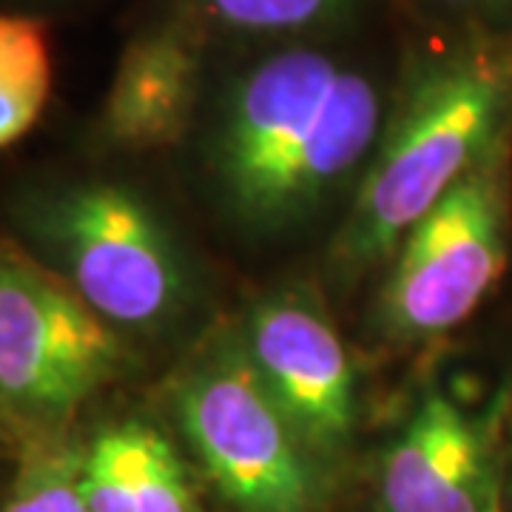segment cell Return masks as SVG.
<instances>
[{"instance_id": "obj_1", "label": "cell", "mask_w": 512, "mask_h": 512, "mask_svg": "<svg viewBox=\"0 0 512 512\" xmlns=\"http://www.w3.org/2000/svg\"><path fill=\"white\" fill-rule=\"evenodd\" d=\"M384 117L382 89L367 69L293 43L222 86L208 123V168L239 220L279 228L365 163Z\"/></svg>"}, {"instance_id": "obj_2", "label": "cell", "mask_w": 512, "mask_h": 512, "mask_svg": "<svg viewBox=\"0 0 512 512\" xmlns=\"http://www.w3.org/2000/svg\"><path fill=\"white\" fill-rule=\"evenodd\" d=\"M510 114L507 43L470 37L413 57L333 259L367 268L396 254L407 231L504 143Z\"/></svg>"}, {"instance_id": "obj_3", "label": "cell", "mask_w": 512, "mask_h": 512, "mask_svg": "<svg viewBox=\"0 0 512 512\" xmlns=\"http://www.w3.org/2000/svg\"><path fill=\"white\" fill-rule=\"evenodd\" d=\"M29 228L74 293L109 325L151 328L180 308L185 271L174 242L134 191L69 185L32 205Z\"/></svg>"}, {"instance_id": "obj_4", "label": "cell", "mask_w": 512, "mask_h": 512, "mask_svg": "<svg viewBox=\"0 0 512 512\" xmlns=\"http://www.w3.org/2000/svg\"><path fill=\"white\" fill-rule=\"evenodd\" d=\"M120 367L109 322L63 276L0 242V413L60 424Z\"/></svg>"}, {"instance_id": "obj_5", "label": "cell", "mask_w": 512, "mask_h": 512, "mask_svg": "<svg viewBox=\"0 0 512 512\" xmlns=\"http://www.w3.org/2000/svg\"><path fill=\"white\" fill-rule=\"evenodd\" d=\"M174 413L194 456L239 512H308V450L239 339L217 345L177 382Z\"/></svg>"}, {"instance_id": "obj_6", "label": "cell", "mask_w": 512, "mask_h": 512, "mask_svg": "<svg viewBox=\"0 0 512 512\" xmlns=\"http://www.w3.org/2000/svg\"><path fill=\"white\" fill-rule=\"evenodd\" d=\"M501 148L453 185L396 248L379 296L387 336L410 342L458 328L501 276L507 265Z\"/></svg>"}, {"instance_id": "obj_7", "label": "cell", "mask_w": 512, "mask_h": 512, "mask_svg": "<svg viewBox=\"0 0 512 512\" xmlns=\"http://www.w3.org/2000/svg\"><path fill=\"white\" fill-rule=\"evenodd\" d=\"M262 387L308 453H336L356 424V379L328 316L299 293L254 305L239 336Z\"/></svg>"}, {"instance_id": "obj_8", "label": "cell", "mask_w": 512, "mask_h": 512, "mask_svg": "<svg viewBox=\"0 0 512 512\" xmlns=\"http://www.w3.org/2000/svg\"><path fill=\"white\" fill-rule=\"evenodd\" d=\"M205 29L183 3L123 49L100 111V134L111 146L154 151L188 134L205 83Z\"/></svg>"}, {"instance_id": "obj_9", "label": "cell", "mask_w": 512, "mask_h": 512, "mask_svg": "<svg viewBox=\"0 0 512 512\" xmlns=\"http://www.w3.org/2000/svg\"><path fill=\"white\" fill-rule=\"evenodd\" d=\"M382 512H498L490 441L433 390L390 444L379 476Z\"/></svg>"}, {"instance_id": "obj_10", "label": "cell", "mask_w": 512, "mask_h": 512, "mask_svg": "<svg viewBox=\"0 0 512 512\" xmlns=\"http://www.w3.org/2000/svg\"><path fill=\"white\" fill-rule=\"evenodd\" d=\"M52 94V49L43 23L0 12V148L35 126Z\"/></svg>"}, {"instance_id": "obj_11", "label": "cell", "mask_w": 512, "mask_h": 512, "mask_svg": "<svg viewBox=\"0 0 512 512\" xmlns=\"http://www.w3.org/2000/svg\"><path fill=\"white\" fill-rule=\"evenodd\" d=\"M208 26L248 37H305L353 18L362 0H183Z\"/></svg>"}, {"instance_id": "obj_12", "label": "cell", "mask_w": 512, "mask_h": 512, "mask_svg": "<svg viewBox=\"0 0 512 512\" xmlns=\"http://www.w3.org/2000/svg\"><path fill=\"white\" fill-rule=\"evenodd\" d=\"M80 493L92 512H137V421L103 430L80 456Z\"/></svg>"}, {"instance_id": "obj_13", "label": "cell", "mask_w": 512, "mask_h": 512, "mask_svg": "<svg viewBox=\"0 0 512 512\" xmlns=\"http://www.w3.org/2000/svg\"><path fill=\"white\" fill-rule=\"evenodd\" d=\"M3 512H92L80 493V453H40L23 470Z\"/></svg>"}, {"instance_id": "obj_14", "label": "cell", "mask_w": 512, "mask_h": 512, "mask_svg": "<svg viewBox=\"0 0 512 512\" xmlns=\"http://www.w3.org/2000/svg\"><path fill=\"white\" fill-rule=\"evenodd\" d=\"M137 512H202L174 447L137 424Z\"/></svg>"}, {"instance_id": "obj_15", "label": "cell", "mask_w": 512, "mask_h": 512, "mask_svg": "<svg viewBox=\"0 0 512 512\" xmlns=\"http://www.w3.org/2000/svg\"><path fill=\"white\" fill-rule=\"evenodd\" d=\"M450 9H467V12H510L512 0H436Z\"/></svg>"}, {"instance_id": "obj_16", "label": "cell", "mask_w": 512, "mask_h": 512, "mask_svg": "<svg viewBox=\"0 0 512 512\" xmlns=\"http://www.w3.org/2000/svg\"><path fill=\"white\" fill-rule=\"evenodd\" d=\"M0 419H6V416H3V413H0Z\"/></svg>"}]
</instances>
